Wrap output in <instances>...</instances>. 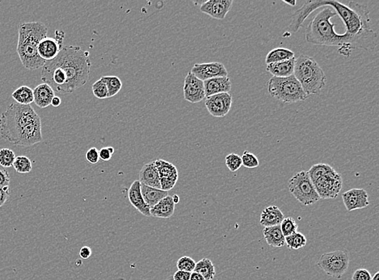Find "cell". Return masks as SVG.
<instances>
[{"label": "cell", "mask_w": 379, "mask_h": 280, "mask_svg": "<svg viewBox=\"0 0 379 280\" xmlns=\"http://www.w3.org/2000/svg\"><path fill=\"white\" fill-rule=\"evenodd\" d=\"M232 102V95L230 93H221L207 97L205 104L211 115L224 117L230 112Z\"/></svg>", "instance_id": "11"}, {"label": "cell", "mask_w": 379, "mask_h": 280, "mask_svg": "<svg viewBox=\"0 0 379 280\" xmlns=\"http://www.w3.org/2000/svg\"><path fill=\"white\" fill-rule=\"evenodd\" d=\"M176 266H177L178 271H187V272L192 273V271H194L196 261L190 257H181L178 260Z\"/></svg>", "instance_id": "39"}, {"label": "cell", "mask_w": 379, "mask_h": 280, "mask_svg": "<svg viewBox=\"0 0 379 280\" xmlns=\"http://www.w3.org/2000/svg\"><path fill=\"white\" fill-rule=\"evenodd\" d=\"M92 254H93V250L89 246H83L79 250V256L83 260L89 259L92 256Z\"/></svg>", "instance_id": "48"}, {"label": "cell", "mask_w": 379, "mask_h": 280, "mask_svg": "<svg viewBox=\"0 0 379 280\" xmlns=\"http://www.w3.org/2000/svg\"><path fill=\"white\" fill-rule=\"evenodd\" d=\"M325 6L332 7L337 14L339 15L345 25L344 33L354 38L360 45V49L370 51L377 46L378 34L370 28V12L368 7L352 1L348 2V6L334 0L306 1L303 6L292 16L291 22L285 33L289 37L293 33H297L310 13Z\"/></svg>", "instance_id": "1"}, {"label": "cell", "mask_w": 379, "mask_h": 280, "mask_svg": "<svg viewBox=\"0 0 379 280\" xmlns=\"http://www.w3.org/2000/svg\"><path fill=\"white\" fill-rule=\"evenodd\" d=\"M129 201L141 214L145 217H151L150 207L145 203L141 191V183L138 180H134L131 184L128 191Z\"/></svg>", "instance_id": "18"}, {"label": "cell", "mask_w": 379, "mask_h": 280, "mask_svg": "<svg viewBox=\"0 0 379 280\" xmlns=\"http://www.w3.org/2000/svg\"><path fill=\"white\" fill-rule=\"evenodd\" d=\"M114 153V149L113 147H103L99 150V157L104 162H108L111 159Z\"/></svg>", "instance_id": "44"}, {"label": "cell", "mask_w": 379, "mask_h": 280, "mask_svg": "<svg viewBox=\"0 0 379 280\" xmlns=\"http://www.w3.org/2000/svg\"><path fill=\"white\" fill-rule=\"evenodd\" d=\"M172 197V200L173 202H174V204H178V203L180 202V197H179V196H177V195H174V196H171Z\"/></svg>", "instance_id": "52"}, {"label": "cell", "mask_w": 379, "mask_h": 280, "mask_svg": "<svg viewBox=\"0 0 379 280\" xmlns=\"http://www.w3.org/2000/svg\"><path fill=\"white\" fill-rule=\"evenodd\" d=\"M138 181L141 184L146 186L154 187V188L161 189L160 187V178L157 170L154 161L147 163L142 167L139 172V179Z\"/></svg>", "instance_id": "19"}, {"label": "cell", "mask_w": 379, "mask_h": 280, "mask_svg": "<svg viewBox=\"0 0 379 280\" xmlns=\"http://www.w3.org/2000/svg\"><path fill=\"white\" fill-rule=\"evenodd\" d=\"M141 191H142V197L144 199L145 203L150 207V209L154 207V205H157L164 198L169 196L168 191H163L161 189L146 186L143 184H141Z\"/></svg>", "instance_id": "25"}, {"label": "cell", "mask_w": 379, "mask_h": 280, "mask_svg": "<svg viewBox=\"0 0 379 280\" xmlns=\"http://www.w3.org/2000/svg\"><path fill=\"white\" fill-rule=\"evenodd\" d=\"M342 199L348 212L365 208L370 205L368 193L364 189H351L342 194Z\"/></svg>", "instance_id": "16"}, {"label": "cell", "mask_w": 379, "mask_h": 280, "mask_svg": "<svg viewBox=\"0 0 379 280\" xmlns=\"http://www.w3.org/2000/svg\"><path fill=\"white\" fill-rule=\"evenodd\" d=\"M334 168H332L331 166L325 164V163H319V164H315V165L312 166L310 169H309L307 173H308L310 179H311L313 184L315 183L316 180L323 176L325 174H327V173H329L330 171H332V169Z\"/></svg>", "instance_id": "33"}, {"label": "cell", "mask_w": 379, "mask_h": 280, "mask_svg": "<svg viewBox=\"0 0 379 280\" xmlns=\"http://www.w3.org/2000/svg\"><path fill=\"white\" fill-rule=\"evenodd\" d=\"M295 55L292 50L285 48H276L271 50L266 56L265 62L267 65L271 63H276L280 61H288L294 58Z\"/></svg>", "instance_id": "28"}, {"label": "cell", "mask_w": 379, "mask_h": 280, "mask_svg": "<svg viewBox=\"0 0 379 280\" xmlns=\"http://www.w3.org/2000/svg\"><path fill=\"white\" fill-rule=\"evenodd\" d=\"M17 156L14 151L7 148L0 149V166L3 168H11L13 166Z\"/></svg>", "instance_id": "36"}, {"label": "cell", "mask_w": 379, "mask_h": 280, "mask_svg": "<svg viewBox=\"0 0 379 280\" xmlns=\"http://www.w3.org/2000/svg\"><path fill=\"white\" fill-rule=\"evenodd\" d=\"M165 280H173L172 276H169V277H168Z\"/></svg>", "instance_id": "54"}, {"label": "cell", "mask_w": 379, "mask_h": 280, "mask_svg": "<svg viewBox=\"0 0 379 280\" xmlns=\"http://www.w3.org/2000/svg\"><path fill=\"white\" fill-rule=\"evenodd\" d=\"M175 205L172 197L168 196L150 209L151 216L162 219H169L174 214Z\"/></svg>", "instance_id": "22"}, {"label": "cell", "mask_w": 379, "mask_h": 280, "mask_svg": "<svg viewBox=\"0 0 379 280\" xmlns=\"http://www.w3.org/2000/svg\"><path fill=\"white\" fill-rule=\"evenodd\" d=\"M268 93L284 104L304 101L308 96L294 75L286 78L272 77L267 83Z\"/></svg>", "instance_id": "7"}, {"label": "cell", "mask_w": 379, "mask_h": 280, "mask_svg": "<svg viewBox=\"0 0 379 280\" xmlns=\"http://www.w3.org/2000/svg\"><path fill=\"white\" fill-rule=\"evenodd\" d=\"M225 163L229 170L231 172L237 171L242 167L241 157L237 153H229L226 157Z\"/></svg>", "instance_id": "37"}, {"label": "cell", "mask_w": 379, "mask_h": 280, "mask_svg": "<svg viewBox=\"0 0 379 280\" xmlns=\"http://www.w3.org/2000/svg\"><path fill=\"white\" fill-rule=\"evenodd\" d=\"M283 2L284 3H286V4L289 5V6H291V7H295V5H296V1L295 0H293V1H285V0H284Z\"/></svg>", "instance_id": "51"}, {"label": "cell", "mask_w": 379, "mask_h": 280, "mask_svg": "<svg viewBox=\"0 0 379 280\" xmlns=\"http://www.w3.org/2000/svg\"><path fill=\"white\" fill-rule=\"evenodd\" d=\"M62 42L55 40V38H43L38 44V54L44 61H52L58 55L62 49Z\"/></svg>", "instance_id": "17"}, {"label": "cell", "mask_w": 379, "mask_h": 280, "mask_svg": "<svg viewBox=\"0 0 379 280\" xmlns=\"http://www.w3.org/2000/svg\"><path fill=\"white\" fill-rule=\"evenodd\" d=\"M263 234L266 243L272 247H283L285 244L284 237L282 234L280 225L265 227L263 229Z\"/></svg>", "instance_id": "26"}, {"label": "cell", "mask_w": 379, "mask_h": 280, "mask_svg": "<svg viewBox=\"0 0 379 280\" xmlns=\"http://www.w3.org/2000/svg\"><path fill=\"white\" fill-rule=\"evenodd\" d=\"M55 96V91L46 83L38 85L34 90V102L40 109H45L50 106Z\"/></svg>", "instance_id": "21"}, {"label": "cell", "mask_w": 379, "mask_h": 280, "mask_svg": "<svg viewBox=\"0 0 379 280\" xmlns=\"http://www.w3.org/2000/svg\"><path fill=\"white\" fill-rule=\"evenodd\" d=\"M295 57L288 61H280L267 65L266 71L277 78H286L294 75Z\"/></svg>", "instance_id": "23"}, {"label": "cell", "mask_w": 379, "mask_h": 280, "mask_svg": "<svg viewBox=\"0 0 379 280\" xmlns=\"http://www.w3.org/2000/svg\"><path fill=\"white\" fill-rule=\"evenodd\" d=\"M85 158L88 163L91 164H96L99 163L100 157H99V150L95 147L89 149L85 153Z\"/></svg>", "instance_id": "41"}, {"label": "cell", "mask_w": 379, "mask_h": 280, "mask_svg": "<svg viewBox=\"0 0 379 280\" xmlns=\"http://www.w3.org/2000/svg\"><path fill=\"white\" fill-rule=\"evenodd\" d=\"M190 72L203 82L211 78L228 77L227 70L221 62L195 64Z\"/></svg>", "instance_id": "14"}, {"label": "cell", "mask_w": 379, "mask_h": 280, "mask_svg": "<svg viewBox=\"0 0 379 280\" xmlns=\"http://www.w3.org/2000/svg\"><path fill=\"white\" fill-rule=\"evenodd\" d=\"M154 163L160 179H170L177 182L178 170L175 166L162 159H157Z\"/></svg>", "instance_id": "27"}, {"label": "cell", "mask_w": 379, "mask_h": 280, "mask_svg": "<svg viewBox=\"0 0 379 280\" xmlns=\"http://www.w3.org/2000/svg\"><path fill=\"white\" fill-rule=\"evenodd\" d=\"M88 55L77 45L62 47L55 59L43 66L41 80L55 92L72 93L86 84L89 78L92 62Z\"/></svg>", "instance_id": "2"}, {"label": "cell", "mask_w": 379, "mask_h": 280, "mask_svg": "<svg viewBox=\"0 0 379 280\" xmlns=\"http://www.w3.org/2000/svg\"><path fill=\"white\" fill-rule=\"evenodd\" d=\"M12 167L19 174H28L33 169L31 160L24 155L17 156Z\"/></svg>", "instance_id": "34"}, {"label": "cell", "mask_w": 379, "mask_h": 280, "mask_svg": "<svg viewBox=\"0 0 379 280\" xmlns=\"http://www.w3.org/2000/svg\"><path fill=\"white\" fill-rule=\"evenodd\" d=\"M372 276L366 269H358L353 273L352 280H371Z\"/></svg>", "instance_id": "42"}, {"label": "cell", "mask_w": 379, "mask_h": 280, "mask_svg": "<svg viewBox=\"0 0 379 280\" xmlns=\"http://www.w3.org/2000/svg\"><path fill=\"white\" fill-rule=\"evenodd\" d=\"M92 89H93V94L97 99H103L109 98L106 85L104 84V82L100 78L93 85Z\"/></svg>", "instance_id": "40"}, {"label": "cell", "mask_w": 379, "mask_h": 280, "mask_svg": "<svg viewBox=\"0 0 379 280\" xmlns=\"http://www.w3.org/2000/svg\"><path fill=\"white\" fill-rule=\"evenodd\" d=\"M280 228L282 230V233L284 235V238L288 236L292 235L294 233H296L299 228V225L295 222V220L292 217H284V220L282 221L280 224Z\"/></svg>", "instance_id": "35"}, {"label": "cell", "mask_w": 379, "mask_h": 280, "mask_svg": "<svg viewBox=\"0 0 379 280\" xmlns=\"http://www.w3.org/2000/svg\"><path fill=\"white\" fill-rule=\"evenodd\" d=\"M349 265L348 253L342 250L325 253L320 257L318 266L327 276L332 278L341 279L345 273Z\"/></svg>", "instance_id": "9"}, {"label": "cell", "mask_w": 379, "mask_h": 280, "mask_svg": "<svg viewBox=\"0 0 379 280\" xmlns=\"http://www.w3.org/2000/svg\"><path fill=\"white\" fill-rule=\"evenodd\" d=\"M191 273L187 271H177L173 275V280H190Z\"/></svg>", "instance_id": "47"}, {"label": "cell", "mask_w": 379, "mask_h": 280, "mask_svg": "<svg viewBox=\"0 0 379 280\" xmlns=\"http://www.w3.org/2000/svg\"><path fill=\"white\" fill-rule=\"evenodd\" d=\"M61 103H62V99H60V97L55 96L53 98L50 105H52L54 107H58L60 106Z\"/></svg>", "instance_id": "50"}, {"label": "cell", "mask_w": 379, "mask_h": 280, "mask_svg": "<svg viewBox=\"0 0 379 280\" xmlns=\"http://www.w3.org/2000/svg\"><path fill=\"white\" fill-rule=\"evenodd\" d=\"M242 166L244 168L253 169L258 168L260 162L254 153H250L248 151H244L243 155L241 156Z\"/></svg>", "instance_id": "38"}, {"label": "cell", "mask_w": 379, "mask_h": 280, "mask_svg": "<svg viewBox=\"0 0 379 280\" xmlns=\"http://www.w3.org/2000/svg\"><path fill=\"white\" fill-rule=\"evenodd\" d=\"M190 280H206L204 279V277L202 276V275H200L199 273H197V272H195V271H192V273H191V276H190Z\"/></svg>", "instance_id": "49"}, {"label": "cell", "mask_w": 379, "mask_h": 280, "mask_svg": "<svg viewBox=\"0 0 379 280\" xmlns=\"http://www.w3.org/2000/svg\"><path fill=\"white\" fill-rule=\"evenodd\" d=\"M39 117L31 105L11 104L0 115V136L13 144L20 131Z\"/></svg>", "instance_id": "5"}, {"label": "cell", "mask_w": 379, "mask_h": 280, "mask_svg": "<svg viewBox=\"0 0 379 280\" xmlns=\"http://www.w3.org/2000/svg\"><path fill=\"white\" fill-rule=\"evenodd\" d=\"M10 179L9 173L5 168L0 166V187H9Z\"/></svg>", "instance_id": "43"}, {"label": "cell", "mask_w": 379, "mask_h": 280, "mask_svg": "<svg viewBox=\"0 0 379 280\" xmlns=\"http://www.w3.org/2000/svg\"><path fill=\"white\" fill-rule=\"evenodd\" d=\"M371 280H379V271H378V272H376V274H375V276H373L372 279H371Z\"/></svg>", "instance_id": "53"}, {"label": "cell", "mask_w": 379, "mask_h": 280, "mask_svg": "<svg viewBox=\"0 0 379 280\" xmlns=\"http://www.w3.org/2000/svg\"><path fill=\"white\" fill-rule=\"evenodd\" d=\"M47 33V27L41 22H28L18 26L17 52L22 65L28 70L40 68L46 62L38 55V46Z\"/></svg>", "instance_id": "4"}, {"label": "cell", "mask_w": 379, "mask_h": 280, "mask_svg": "<svg viewBox=\"0 0 379 280\" xmlns=\"http://www.w3.org/2000/svg\"><path fill=\"white\" fill-rule=\"evenodd\" d=\"M306 95L320 94L326 85V75L317 61L311 56L302 55L295 58L294 75Z\"/></svg>", "instance_id": "6"}, {"label": "cell", "mask_w": 379, "mask_h": 280, "mask_svg": "<svg viewBox=\"0 0 379 280\" xmlns=\"http://www.w3.org/2000/svg\"><path fill=\"white\" fill-rule=\"evenodd\" d=\"M10 196L9 187H0V207L6 204Z\"/></svg>", "instance_id": "46"}, {"label": "cell", "mask_w": 379, "mask_h": 280, "mask_svg": "<svg viewBox=\"0 0 379 280\" xmlns=\"http://www.w3.org/2000/svg\"><path fill=\"white\" fill-rule=\"evenodd\" d=\"M204 87L207 98L221 93H229L231 90V83L228 77H219L204 81Z\"/></svg>", "instance_id": "20"}, {"label": "cell", "mask_w": 379, "mask_h": 280, "mask_svg": "<svg viewBox=\"0 0 379 280\" xmlns=\"http://www.w3.org/2000/svg\"><path fill=\"white\" fill-rule=\"evenodd\" d=\"M183 92L185 100L191 104H197L206 98L204 82L200 80L190 71L185 77Z\"/></svg>", "instance_id": "12"}, {"label": "cell", "mask_w": 379, "mask_h": 280, "mask_svg": "<svg viewBox=\"0 0 379 280\" xmlns=\"http://www.w3.org/2000/svg\"><path fill=\"white\" fill-rule=\"evenodd\" d=\"M12 97L17 104L30 105L34 100V90L27 86H22L14 91Z\"/></svg>", "instance_id": "29"}, {"label": "cell", "mask_w": 379, "mask_h": 280, "mask_svg": "<svg viewBox=\"0 0 379 280\" xmlns=\"http://www.w3.org/2000/svg\"><path fill=\"white\" fill-rule=\"evenodd\" d=\"M176 183L177 182L174 181L172 179L163 178V179H160V187L163 191L169 192V191L173 189Z\"/></svg>", "instance_id": "45"}, {"label": "cell", "mask_w": 379, "mask_h": 280, "mask_svg": "<svg viewBox=\"0 0 379 280\" xmlns=\"http://www.w3.org/2000/svg\"><path fill=\"white\" fill-rule=\"evenodd\" d=\"M337 16V12L329 6H325L318 12L306 27V40L310 44L317 45L340 46V50L349 51L353 49H360L358 41L347 33L338 34L335 31V24L331 22L332 17Z\"/></svg>", "instance_id": "3"}, {"label": "cell", "mask_w": 379, "mask_h": 280, "mask_svg": "<svg viewBox=\"0 0 379 280\" xmlns=\"http://www.w3.org/2000/svg\"><path fill=\"white\" fill-rule=\"evenodd\" d=\"M194 271L202 275L206 280H213L216 274L214 265L208 259H202L197 262Z\"/></svg>", "instance_id": "30"}, {"label": "cell", "mask_w": 379, "mask_h": 280, "mask_svg": "<svg viewBox=\"0 0 379 280\" xmlns=\"http://www.w3.org/2000/svg\"><path fill=\"white\" fill-rule=\"evenodd\" d=\"M42 141L41 120L39 117L20 131L13 144L16 146H32Z\"/></svg>", "instance_id": "13"}, {"label": "cell", "mask_w": 379, "mask_h": 280, "mask_svg": "<svg viewBox=\"0 0 379 280\" xmlns=\"http://www.w3.org/2000/svg\"><path fill=\"white\" fill-rule=\"evenodd\" d=\"M100 79L106 85L108 89L109 98L114 97L116 94H118L122 87V83L121 79L116 76H104Z\"/></svg>", "instance_id": "31"}, {"label": "cell", "mask_w": 379, "mask_h": 280, "mask_svg": "<svg viewBox=\"0 0 379 280\" xmlns=\"http://www.w3.org/2000/svg\"><path fill=\"white\" fill-rule=\"evenodd\" d=\"M320 200L335 199L339 195L343 186L342 177L334 169L314 183Z\"/></svg>", "instance_id": "10"}, {"label": "cell", "mask_w": 379, "mask_h": 280, "mask_svg": "<svg viewBox=\"0 0 379 280\" xmlns=\"http://www.w3.org/2000/svg\"><path fill=\"white\" fill-rule=\"evenodd\" d=\"M232 4V0H208L202 2L200 11L213 19H224Z\"/></svg>", "instance_id": "15"}, {"label": "cell", "mask_w": 379, "mask_h": 280, "mask_svg": "<svg viewBox=\"0 0 379 280\" xmlns=\"http://www.w3.org/2000/svg\"><path fill=\"white\" fill-rule=\"evenodd\" d=\"M285 244L290 250H299L303 248L306 245V237L302 233L296 232L292 235L288 236L284 238Z\"/></svg>", "instance_id": "32"}, {"label": "cell", "mask_w": 379, "mask_h": 280, "mask_svg": "<svg viewBox=\"0 0 379 280\" xmlns=\"http://www.w3.org/2000/svg\"><path fill=\"white\" fill-rule=\"evenodd\" d=\"M284 216L279 207L277 206H269L262 211L260 223L265 227L280 225L284 220Z\"/></svg>", "instance_id": "24"}, {"label": "cell", "mask_w": 379, "mask_h": 280, "mask_svg": "<svg viewBox=\"0 0 379 280\" xmlns=\"http://www.w3.org/2000/svg\"><path fill=\"white\" fill-rule=\"evenodd\" d=\"M289 191L304 206L315 205L320 200L315 185L305 170L297 173L289 179Z\"/></svg>", "instance_id": "8"}]
</instances>
